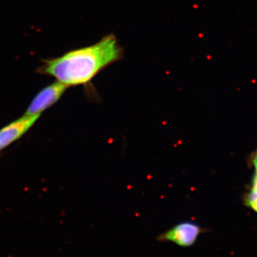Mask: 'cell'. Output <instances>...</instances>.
<instances>
[{"mask_svg": "<svg viewBox=\"0 0 257 257\" xmlns=\"http://www.w3.org/2000/svg\"><path fill=\"white\" fill-rule=\"evenodd\" d=\"M124 50L114 34L96 43L68 51L63 55L42 60L37 73L52 77L67 88L82 86L87 94L96 99L92 81L101 71L119 62Z\"/></svg>", "mask_w": 257, "mask_h": 257, "instance_id": "1", "label": "cell"}, {"mask_svg": "<svg viewBox=\"0 0 257 257\" xmlns=\"http://www.w3.org/2000/svg\"><path fill=\"white\" fill-rule=\"evenodd\" d=\"M208 230L194 221H184L161 233L156 237L159 242L175 243L180 247L188 248L194 246L201 234Z\"/></svg>", "mask_w": 257, "mask_h": 257, "instance_id": "2", "label": "cell"}, {"mask_svg": "<svg viewBox=\"0 0 257 257\" xmlns=\"http://www.w3.org/2000/svg\"><path fill=\"white\" fill-rule=\"evenodd\" d=\"M67 89L68 88L66 86L57 81L49 84L34 96L24 114L27 116H41L44 111L55 105L60 100Z\"/></svg>", "mask_w": 257, "mask_h": 257, "instance_id": "3", "label": "cell"}, {"mask_svg": "<svg viewBox=\"0 0 257 257\" xmlns=\"http://www.w3.org/2000/svg\"><path fill=\"white\" fill-rule=\"evenodd\" d=\"M40 117V116L24 114L19 119L0 128V152L23 138L31 130Z\"/></svg>", "mask_w": 257, "mask_h": 257, "instance_id": "4", "label": "cell"}, {"mask_svg": "<svg viewBox=\"0 0 257 257\" xmlns=\"http://www.w3.org/2000/svg\"><path fill=\"white\" fill-rule=\"evenodd\" d=\"M251 162L254 169V173L250 188L243 198V203L246 207L257 214V150L251 155Z\"/></svg>", "mask_w": 257, "mask_h": 257, "instance_id": "5", "label": "cell"}]
</instances>
